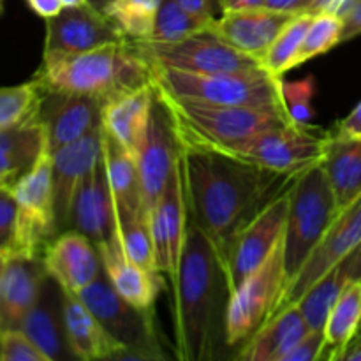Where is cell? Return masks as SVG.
<instances>
[{
    "instance_id": "60d3db41",
    "label": "cell",
    "mask_w": 361,
    "mask_h": 361,
    "mask_svg": "<svg viewBox=\"0 0 361 361\" xmlns=\"http://www.w3.org/2000/svg\"><path fill=\"white\" fill-rule=\"evenodd\" d=\"M190 16L200 20L201 23L208 25L212 20H215V13L221 9V2L219 0H176Z\"/></svg>"
},
{
    "instance_id": "9a60e30c",
    "label": "cell",
    "mask_w": 361,
    "mask_h": 361,
    "mask_svg": "<svg viewBox=\"0 0 361 361\" xmlns=\"http://www.w3.org/2000/svg\"><path fill=\"white\" fill-rule=\"evenodd\" d=\"M102 137L104 129L99 126L81 140L51 152L53 196L59 233L71 229L78 190L102 159Z\"/></svg>"
},
{
    "instance_id": "b9f144b4",
    "label": "cell",
    "mask_w": 361,
    "mask_h": 361,
    "mask_svg": "<svg viewBox=\"0 0 361 361\" xmlns=\"http://www.w3.org/2000/svg\"><path fill=\"white\" fill-rule=\"evenodd\" d=\"M355 2L356 0H305L300 13H335L344 18V14L355 6Z\"/></svg>"
},
{
    "instance_id": "3957f363",
    "label": "cell",
    "mask_w": 361,
    "mask_h": 361,
    "mask_svg": "<svg viewBox=\"0 0 361 361\" xmlns=\"http://www.w3.org/2000/svg\"><path fill=\"white\" fill-rule=\"evenodd\" d=\"M34 78L44 92L87 95L104 104L152 83V67L126 39L90 51H44Z\"/></svg>"
},
{
    "instance_id": "f907efd6",
    "label": "cell",
    "mask_w": 361,
    "mask_h": 361,
    "mask_svg": "<svg viewBox=\"0 0 361 361\" xmlns=\"http://www.w3.org/2000/svg\"><path fill=\"white\" fill-rule=\"evenodd\" d=\"M60 2L63 4V7H78L87 4V0H60Z\"/></svg>"
},
{
    "instance_id": "83f0119b",
    "label": "cell",
    "mask_w": 361,
    "mask_h": 361,
    "mask_svg": "<svg viewBox=\"0 0 361 361\" xmlns=\"http://www.w3.org/2000/svg\"><path fill=\"white\" fill-rule=\"evenodd\" d=\"M48 148V134L35 115L0 130V185L13 187Z\"/></svg>"
},
{
    "instance_id": "6da1fadb",
    "label": "cell",
    "mask_w": 361,
    "mask_h": 361,
    "mask_svg": "<svg viewBox=\"0 0 361 361\" xmlns=\"http://www.w3.org/2000/svg\"><path fill=\"white\" fill-rule=\"evenodd\" d=\"M178 147L189 221L204 233L224 264L236 233L296 175L267 171L207 148Z\"/></svg>"
},
{
    "instance_id": "f1b7e54d",
    "label": "cell",
    "mask_w": 361,
    "mask_h": 361,
    "mask_svg": "<svg viewBox=\"0 0 361 361\" xmlns=\"http://www.w3.org/2000/svg\"><path fill=\"white\" fill-rule=\"evenodd\" d=\"M305 317L296 305H289L271 316L256 335L240 348L236 358L243 361H282L309 331Z\"/></svg>"
},
{
    "instance_id": "ffe728a7",
    "label": "cell",
    "mask_w": 361,
    "mask_h": 361,
    "mask_svg": "<svg viewBox=\"0 0 361 361\" xmlns=\"http://www.w3.org/2000/svg\"><path fill=\"white\" fill-rule=\"evenodd\" d=\"M39 116L46 127L49 152H55L102 126V102L87 95L46 92Z\"/></svg>"
},
{
    "instance_id": "9c48e42d",
    "label": "cell",
    "mask_w": 361,
    "mask_h": 361,
    "mask_svg": "<svg viewBox=\"0 0 361 361\" xmlns=\"http://www.w3.org/2000/svg\"><path fill=\"white\" fill-rule=\"evenodd\" d=\"M152 66L187 71V73H236L259 71L261 62L208 30H197L180 41H129Z\"/></svg>"
},
{
    "instance_id": "4316f807",
    "label": "cell",
    "mask_w": 361,
    "mask_h": 361,
    "mask_svg": "<svg viewBox=\"0 0 361 361\" xmlns=\"http://www.w3.org/2000/svg\"><path fill=\"white\" fill-rule=\"evenodd\" d=\"M102 161L111 187L116 210V228L120 222L140 215H150L147 210L141 189L137 159L116 143L109 134L102 137Z\"/></svg>"
},
{
    "instance_id": "d4e9b609",
    "label": "cell",
    "mask_w": 361,
    "mask_h": 361,
    "mask_svg": "<svg viewBox=\"0 0 361 361\" xmlns=\"http://www.w3.org/2000/svg\"><path fill=\"white\" fill-rule=\"evenodd\" d=\"M102 263V274L116 293L136 309L152 312L161 293L164 277L130 261L118 242L97 247Z\"/></svg>"
},
{
    "instance_id": "603a6c76",
    "label": "cell",
    "mask_w": 361,
    "mask_h": 361,
    "mask_svg": "<svg viewBox=\"0 0 361 361\" xmlns=\"http://www.w3.org/2000/svg\"><path fill=\"white\" fill-rule=\"evenodd\" d=\"M48 277L41 256L9 254L0 282V331L20 328Z\"/></svg>"
},
{
    "instance_id": "7dc6e473",
    "label": "cell",
    "mask_w": 361,
    "mask_h": 361,
    "mask_svg": "<svg viewBox=\"0 0 361 361\" xmlns=\"http://www.w3.org/2000/svg\"><path fill=\"white\" fill-rule=\"evenodd\" d=\"M305 0H264L263 6L277 11H289V13H300Z\"/></svg>"
},
{
    "instance_id": "5b68a950",
    "label": "cell",
    "mask_w": 361,
    "mask_h": 361,
    "mask_svg": "<svg viewBox=\"0 0 361 361\" xmlns=\"http://www.w3.org/2000/svg\"><path fill=\"white\" fill-rule=\"evenodd\" d=\"M152 85L176 99L214 106H250V108H286L282 99V78L264 69L236 73H187L169 67L152 66Z\"/></svg>"
},
{
    "instance_id": "7a4b0ae2",
    "label": "cell",
    "mask_w": 361,
    "mask_h": 361,
    "mask_svg": "<svg viewBox=\"0 0 361 361\" xmlns=\"http://www.w3.org/2000/svg\"><path fill=\"white\" fill-rule=\"evenodd\" d=\"M175 351L182 361H208L226 344L229 286L224 264L210 240L189 221L178 284L173 289Z\"/></svg>"
},
{
    "instance_id": "30bf717a",
    "label": "cell",
    "mask_w": 361,
    "mask_h": 361,
    "mask_svg": "<svg viewBox=\"0 0 361 361\" xmlns=\"http://www.w3.org/2000/svg\"><path fill=\"white\" fill-rule=\"evenodd\" d=\"M11 192L18 208L13 254L42 256L44 247L59 235L49 148H46L35 164L13 183Z\"/></svg>"
},
{
    "instance_id": "7c38bea8",
    "label": "cell",
    "mask_w": 361,
    "mask_h": 361,
    "mask_svg": "<svg viewBox=\"0 0 361 361\" xmlns=\"http://www.w3.org/2000/svg\"><path fill=\"white\" fill-rule=\"evenodd\" d=\"M289 185L268 201L233 238L224 263L231 293L270 256L284 236L289 210Z\"/></svg>"
},
{
    "instance_id": "816d5d0a",
    "label": "cell",
    "mask_w": 361,
    "mask_h": 361,
    "mask_svg": "<svg viewBox=\"0 0 361 361\" xmlns=\"http://www.w3.org/2000/svg\"><path fill=\"white\" fill-rule=\"evenodd\" d=\"M11 252H0V282H2V274H4V267H6V261L9 257Z\"/></svg>"
},
{
    "instance_id": "1f68e13d",
    "label": "cell",
    "mask_w": 361,
    "mask_h": 361,
    "mask_svg": "<svg viewBox=\"0 0 361 361\" xmlns=\"http://www.w3.org/2000/svg\"><path fill=\"white\" fill-rule=\"evenodd\" d=\"M161 0H111L102 9L127 41H145L152 35Z\"/></svg>"
},
{
    "instance_id": "e0dca14e",
    "label": "cell",
    "mask_w": 361,
    "mask_h": 361,
    "mask_svg": "<svg viewBox=\"0 0 361 361\" xmlns=\"http://www.w3.org/2000/svg\"><path fill=\"white\" fill-rule=\"evenodd\" d=\"M120 41H126V37L118 28L102 11L88 4L63 7L56 16L46 20L44 51L81 53Z\"/></svg>"
},
{
    "instance_id": "8fae6325",
    "label": "cell",
    "mask_w": 361,
    "mask_h": 361,
    "mask_svg": "<svg viewBox=\"0 0 361 361\" xmlns=\"http://www.w3.org/2000/svg\"><path fill=\"white\" fill-rule=\"evenodd\" d=\"M102 323V326L126 348L118 360H162L154 330L152 312L136 309L113 289L108 279L99 277L94 284L76 295Z\"/></svg>"
},
{
    "instance_id": "d590c367",
    "label": "cell",
    "mask_w": 361,
    "mask_h": 361,
    "mask_svg": "<svg viewBox=\"0 0 361 361\" xmlns=\"http://www.w3.org/2000/svg\"><path fill=\"white\" fill-rule=\"evenodd\" d=\"M207 27L190 16L176 0H161L157 20H155L154 32L145 41H157V42H173L187 37L190 34H196L197 30H203Z\"/></svg>"
},
{
    "instance_id": "8d00e7d4",
    "label": "cell",
    "mask_w": 361,
    "mask_h": 361,
    "mask_svg": "<svg viewBox=\"0 0 361 361\" xmlns=\"http://www.w3.org/2000/svg\"><path fill=\"white\" fill-rule=\"evenodd\" d=\"M316 94V83L312 76H307L300 81L282 80V99L288 115L296 123H312L314 111L312 99Z\"/></svg>"
},
{
    "instance_id": "f546056e",
    "label": "cell",
    "mask_w": 361,
    "mask_h": 361,
    "mask_svg": "<svg viewBox=\"0 0 361 361\" xmlns=\"http://www.w3.org/2000/svg\"><path fill=\"white\" fill-rule=\"evenodd\" d=\"M321 164L326 171L338 210L355 203L361 196V140L341 137L331 133Z\"/></svg>"
},
{
    "instance_id": "8992f818",
    "label": "cell",
    "mask_w": 361,
    "mask_h": 361,
    "mask_svg": "<svg viewBox=\"0 0 361 361\" xmlns=\"http://www.w3.org/2000/svg\"><path fill=\"white\" fill-rule=\"evenodd\" d=\"M338 212L337 200L321 162L303 169L293 178L289 185L288 221L282 236L288 284L302 270Z\"/></svg>"
},
{
    "instance_id": "44dd1931",
    "label": "cell",
    "mask_w": 361,
    "mask_h": 361,
    "mask_svg": "<svg viewBox=\"0 0 361 361\" xmlns=\"http://www.w3.org/2000/svg\"><path fill=\"white\" fill-rule=\"evenodd\" d=\"M71 229L88 236L95 247L118 242L115 200L102 159L78 190L73 204Z\"/></svg>"
},
{
    "instance_id": "bcb514c9",
    "label": "cell",
    "mask_w": 361,
    "mask_h": 361,
    "mask_svg": "<svg viewBox=\"0 0 361 361\" xmlns=\"http://www.w3.org/2000/svg\"><path fill=\"white\" fill-rule=\"evenodd\" d=\"M221 2V13H229V11H243L252 9V7H261L264 0H219Z\"/></svg>"
},
{
    "instance_id": "f35d334b",
    "label": "cell",
    "mask_w": 361,
    "mask_h": 361,
    "mask_svg": "<svg viewBox=\"0 0 361 361\" xmlns=\"http://www.w3.org/2000/svg\"><path fill=\"white\" fill-rule=\"evenodd\" d=\"M18 208L11 187L0 185V252H13L16 243Z\"/></svg>"
},
{
    "instance_id": "484cf974",
    "label": "cell",
    "mask_w": 361,
    "mask_h": 361,
    "mask_svg": "<svg viewBox=\"0 0 361 361\" xmlns=\"http://www.w3.org/2000/svg\"><path fill=\"white\" fill-rule=\"evenodd\" d=\"M20 328L48 356L49 361L66 360L69 355L73 356L67 345L66 328H63L62 288L49 275L42 282L37 302L25 316Z\"/></svg>"
},
{
    "instance_id": "2e32d148",
    "label": "cell",
    "mask_w": 361,
    "mask_h": 361,
    "mask_svg": "<svg viewBox=\"0 0 361 361\" xmlns=\"http://www.w3.org/2000/svg\"><path fill=\"white\" fill-rule=\"evenodd\" d=\"M41 257L49 277L73 295H80L102 274L97 247L76 229L60 231L44 247Z\"/></svg>"
},
{
    "instance_id": "4dcf8cb0",
    "label": "cell",
    "mask_w": 361,
    "mask_h": 361,
    "mask_svg": "<svg viewBox=\"0 0 361 361\" xmlns=\"http://www.w3.org/2000/svg\"><path fill=\"white\" fill-rule=\"evenodd\" d=\"M361 324V279L345 284L328 314L324 335V360L341 361L342 353L355 338Z\"/></svg>"
},
{
    "instance_id": "836d02e7",
    "label": "cell",
    "mask_w": 361,
    "mask_h": 361,
    "mask_svg": "<svg viewBox=\"0 0 361 361\" xmlns=\"http://www.w3.org/2000/svg\"><path fill=\"white\" fill-rule=\"evenodd\" d=\"M44 95L35 78L14 87H0V130L39 115Z\"/></svg>"
},
{
    "instance_id": "681fc988",
    "label": "cell",
    "mask_w": 361,
    "mask_h": 361,
    "mask_svg": "<svg viewBox=\"0 0 361 361\" xmlns=\"http://www.w3.org/2000/svg\"><path fill=\"white\" fill-rule=\"evenodd\" d=\"M109 2H111V0H87L88 6L94 7V9H97V11H102V9H104V7L108 6Z\"/></svg>"
},
{
    "instance_id": "f6af8a7d",
    "label": "cell",
    "mask_w": 361,
    "mask_h": 361,
    "mask_svg": "<svg viewBox=\"0 0 361 361\" xmlns=\"http://www.w3.org/2000/svg\"><path fill=\"white\" fill-rule=\"evenodd\" d=\"M27 4L37 16L44 20L56 16L63 9V4L60 0H27Z\"/></svg>"
},
{
    "instance_id": "ab89813d",
    "label": "cell",
    "mask_w": 361,
    "mask_h": 361,
    "mask_svg": "<svg viewBox=\"0 0 361 361\" xmlns=\"http://www.w3.org/2000/svg\"><path fill=\"white\" fill-rule=\"evenodd\" d=\"M324 360V335L321 330H309L302 341L284 356L282 361H319Z\"/></svg>"
},
{
    "instance_id": "c3c4849f",
    "label": "cell",
    "mask_w": 361,
    "mask_h": 361,
    "mask_svg": "<svg viewBox=\"0 0 361 361\" xmlns=\"http://www.w3.org/2000/svg\"><path fill=\"white\" fill-rule=\"evenodd\" d=\"M341 361H361V342H349Z\"/></svg>"
},
{
    "instance_id": "d6986e66",
    "label": "cell",
    "mask_w": 361,
    "mask_h": 361,
    "mask_svg": "<svg viewBox=\"0 0 361 361\" xmlns=\"http://www.w3.org/2000/svg\"><path fill=\"white\" fill-rule=\"evenodd\" d=\"M296 13L277 11L270 7H252L243 11H229L207 25L210 32L235 46L240 51L254 56L261 62L282 28L295 18Z\"/></svg>"
},
{
    "instance_id": "ba28073f",
    "label": "cell",
    "mask_w": 361,
    "mask_h": 361,
    "mask_svg": "<svg viewBox=\"0 0 361 361\" xmlns=\"http://www.w3.org/2000/svg\"><path fill=\"white\" fill-rule=\"evenodd\" d=\"M330 140V129L291 120L263 130L228 155L267 171L293 176L323 161Z\"/></svg>"
},
{
    "instance_id": "d6a6232c",
    "label": "cell",
    "mask_w": 361,
    "mask_h": 361,
    "mask_svg": "<svg viewBox=\"0 0 361 361\" xmlns=\"http://www.w3.org/2000/svg\"><path fill=\"white\" fill-rule=\"evenodd\" d=\"M312 13H296L295 18L281 30L270 48L261 56V66L271 76L282 78L288 71L295 69V60L302 48L303 37L312 23Z\"/></svg>"
},
{
    "instance_id": "e575fe53",
    "label": "cell",
    "mask_w": 361,
    "mask_h": 361,
    "mask_svg": "<svg viewBox=\"0 0 361 361\" xmlns=\"http://www.w3.org/2000/svg\"><path fill=\"white\" fill-rule=\"evenodd\" d=\"M344 34V18L335 13L314 14L312 23L303 37L302 48L296 55L295 67L303 66L316 56L324 55L342 42Z\"/></svg>"
},
{
    "instance_id": "7bdbcfd3",
    "label": "cell",
    "mask_w": 361,
    "mask_h": 361,
    "mask_svg": "<svg viewBox=\"0 0 361 361\" xmlns=\"http://www.w3.org/2000/svg\"><path fill=\"white\" fill-rule=\"evenodd\" d=\"M331 133L341 137H358L361 140V102L355 106V109L345 118L335 123Z\"/></svg>"
},
{
    "instance_id": "52a82bcc",
    "label": "cell",
    "mask_w": 361,
    "mask_h": 361,
    "mask_svg": "<svg viewBox=\"0 0 361 361\" xmlns=\"http://www.w3.org/2000/svg\"><path fill=\"white\" fill-rule=\"evenodd\" d=\"M286 288L288 274L281 240L270 256L229 295L226 310V342L229 349H240L259 331L274 316Z\"/></svg>"
},
{
    "instance_id": "ac0fdd59",
    "label": "cell",
    "mask_w": 361,
    "mask_h": 361,
    "mask_svg": "<svg viewBox=\"0 0 361 361\" xmlns=\"http://www.w3.org/2000/svg\"><path fill=\"white\" fill-rule=\"evenodd\" d=\"M178 155L180 147L175 130H173L171 120H169V115L162 102L157 99L154 111H152L147 141H145L143 150L137 157L141 189H143L148 214H152L155 204L164 194L166 187L171 180L176 161H178Z\"/></svg>"
},
{
    "instance_id": "7402d4cb",
    "label": "cell",
    "mask_w": 361,
    "mask_h": 361,
    "mask_svg": "<svg viewBox=\"0 0 361 361\" xmlns=\"http://www.w3.org/2000/svg\"><path fill=\"white\" fill-rule=\"evenodd\" d=\"M155 95L154 85L148 83L136 90L115 95L102 104V129L122 145L129 154L140 157L145 147L154 111Z\"/></svg>"
},
{
    "instance_id": "74e56055",
    "label": "cell",
    "mask_w": 361,
    "mask_h": 361,
    "mask_svg": "<svg viewBox=\"0 0 361 361\" xmlns=\"http://www.w3.org/2000/svg\"><path fill=\"white\" fill-rule=\"evenodd\" d=\"M0 361H49L21 328L0 331Z\"/></svg>"
},
{
    "instance_id": "5bb4252c",
    "label": "cell",
    "mask_w": 361,
    "mask_h": 361,
    "mask_svg": "<svg viewBox=\"0 0 361 361\" xmlns=\"http://www.w3.org/2000/svg\"><path fill=\"white\" fill-rule=\"evenodd\" d=\"M150 229L154 238L155 270L168 277L173 291L178 284L180 263L185 249L187 229H189V208H187L185 189H183L180 155L164 194L152 210Z\"/></svg>"
},
{
    "instance_id": "f5cc1de1",
    "label": "cell",
    "mask_w": 361,
    "mask_h": 361,
    "mask_svg": "<svg viewBox=\"0 0 361 361\" xmlns=\"http://www.w3.org/2000/svg\"><path fill=\"white\" fill-rule=\"evenodd\" d=\"M351 342H361V324H360V328H358V331H356V335H355V338H353Z\"/></svg>"
},
{
    "instance_id": "4fadbf2b",
    "label": "cell",
    "mask_w": 361,
    "mask_h": 361,
    "mask_svg": "<svg viewBox=\"0 0 361 361\" xmlns=\"http://www.w3.org/2000/svg\"><path fill=\"white\" fill-rule=\"evenodd\" d=\"M361 245V196L337 214L302 270L289 281L274 316L279 310L300 302L303 295L342 259Z\"/></svg>"
},
{
    "instance_id": "cb8c5ba5",
    "label": "cell",
    "mask_w": 361,
    "mask_h": 361,
    "mask_svg": "<svg viewBox=\"0 0 361 361\" xmlns=\"http://www.w3.org/2000/svg\"><path fill=\"white\" fill-rule=\"evenodd\" d=\"M62 314L67 345L74 358L83 361L118 360L126 351L94 312L66 289H62Z\"/></svg>"
},
{
    "instance_id": "db71d44e",
    "label": "cell",
    "mask_w": 361,
    "mask_h": 361,
    "mask_svg": "<svg viewBox=\"0 0 361 361\" xmlns=\"http://www.w3.org/2000/svg\"><path fill=\"white\" fill-rule=\"evenodd\" d=\"M4 13V0H0V14Z\"/></svg>"
},
{
    "instance_id": "ee69618b",
    "label": "cell",
    "mask_w": 361,
    "mask_h": 361,
    "mask_svg": "<svg viewBox=\"0 0 361 361\" xmlns=\"http://www.w3.org/2000/svg\"><path fill=\"white\" fill-rule=\"evenodd\" d=\"M361 35V0H356L355 6L344 14V34L342 42H348L351 39Z\"/></svg>"
},
{
    "instance_id": "277c9868",
    "label": "cell",
    "mask_w": 361,
    "mask_h": 361,
    "mask_svg": "<svg viewBox=\"0 0 361 361\" xmlns=\"http://www.w3.org/2000/svg\"><path fill=\"white\" fill-rule=\"evenodd\" d=\"M168 111L178 145L229 154L271 127L291 122L286 108L214 106L155 90Z\"/></svg>"
}]
</instances>
